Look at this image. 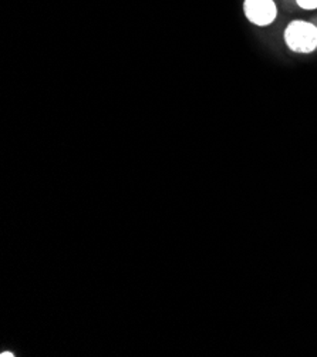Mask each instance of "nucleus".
Instances as JSON below:
<instances>
[{
    "label": "nucleus",
    "mask_w": 317,
    "mask_h": 357,
    "mask_svg": "<svg viewBox=\"0 0 317 357\" xmlns=\"http://www.w3.org/2000/svg\"><path fill=\"white\" fill-rule=\"evenodd\" d=\"M286 46L300 54H309L317 50V27L311 22L292 20L284 33Z\"/></svg>",
    "instance_id": "1"
},
{
    "label": "nucleus",
    "mask_w": 317,
    "mask_h": 357,
    "mask_svg": "<svg viewBox=\"0 0 317 357\" xmlns=\"http://www.w3.org/2000/svg\"><path fill=\"white\" fill-rule=\"evenodd\" d=\"M243 15L252 24L270 26L277 17L275 0H243Z\"/></svg>",
    "instance_id": "2"
},
{
    "label": "nucleus",
    "mask_w": 317,
    "mask_h": 357,
    "mask_svg": "<svg viewBox=\"0 0 317 357\" xmlns=\"http://www.w3.org/2000/svg\"><path fill=\"white\" fill-rule=\"evenodd\" d=\"M296 5L303 10H317V0H296Z\"/></svg>",
    "instance_id": "3"
},
{
    "label": "nucleus",
    "mask_w": 317,
    "mask_h": 357,
    "mask_svg": "<svg viewBox=\"0 0 317 357\" xmlns=\"http://www.w3.org/2000/svg\"><path fill=\"white\" fill-rule=\"evenodd\" d=\"M310 22H311V23H313V24L317 27V15H316V16H313V19H311Z\"/></svg>",
    "instance_id": "4"
},
{
    "label": "nucleus",
    "mask_w": 317,
    "mask_h": 357,
    "mask_svg": "<svg viewBox=\"0 0 317 357\" xmlns=\"http://www.w3.org/2000/svg\"><path fill=\"white\" fill-rule=\"evenodd\" d=\"M0 356H3V357H5V356H13V354H12V353H2Z\"/></svg>",
    "instance_id": "5"
}]
</instances>
